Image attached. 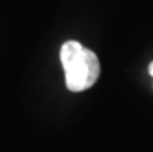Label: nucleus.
Returning a JSON list of instances; mask_svg holds the SVG:
<instances>
[{"label": "nucleus", "instance_id": "obj_1", "mask_svg": "<svg viewBox=\"0 0 153 152\" xmlns=\"http://www.w3.org/2000/svg\"><path fill=\"white\" fill-rule=\"evenodd\" d=\"M60 62L65 70L67 87L71 92H84L93 87L101 73L97 56L76 40H68L62 45Z\"/></svg>", "mask_w": 153, "mask_h": 152}, {"label": "nucleus", "instance_id": "obj_2", "mask_svg": "<svg viewBox=\"0 0 153 152\" xmlns=\"http://www.w3.org/2000/svg\"><path fill=\"white\" fill-rule=\"evenodd\" d=\"M149 71H150V75L153 76V62H152V64L149 65Z\"/></svg>", "mask_w": 153, "mask_h": 152}]
</instances>
